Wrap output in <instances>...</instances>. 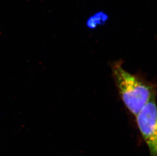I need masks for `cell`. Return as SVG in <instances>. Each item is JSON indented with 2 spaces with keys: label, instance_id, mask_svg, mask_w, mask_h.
Segmentation results:
<instances>
[{
  "label": "cell",
  "instance_id": "obj_1",
  "mask_svg": "<svg viewBox=\"0 0 157 156\" xmlns=\"http://www.w3.org/2000/svg\"><path fill=\"white\" fill-rule=\"evenodd\" d=\"M117 61L112 66L113 77L124 103L136 116L151 99L156 95L154 86L128 72Z\"/></svg>",
  "mask_w": 157,
  "mask_h": 156
},
{
  "label": "cell",
  "instance_id": "obj_2",
  "mask_svg": "<svg viewBox=\"0 0 157 156\" xmlns=\"http://www.w3.org/2000/svg\"><path fill=\"white\" fill-rule=\"evenodd\" d=\"M153 96L136 116L138 128L150 150L151 156H157V108Z\"/></svg>",
  "mask_w": 157,
  "mask_h": 156
},
{
  "label": "cell",
  "instance_id": "obj_3",
  "mask_svg": "<svg viewBox=\"0 0 157 156\" xmlns=\"http://www.w3.org/2000/svg\"><path fill=\"white\" fill-rule=\"evenodd\" d=\"M108 18V16L104 13H98L90 17L87 21V25L89 28H94L98 24L104 23Z\"/></svg>",
  "mask_w": 157,
  "mask_h": 156
}]
</instances>
